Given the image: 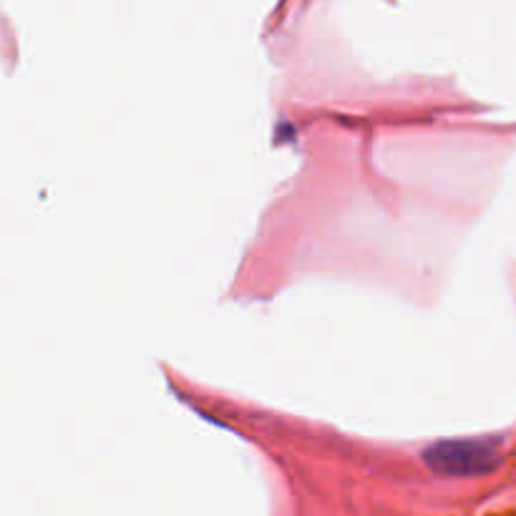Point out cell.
I'll list each match as a JSON object with an SVG mask.
<instances>
[{
	"mask_svg": "<svg viewBox=\"0 0 516 516\" xmlns=\"http://www.w3.org/2000/svg\"><path fill=\"white\" fill-rule=\"evenodd\" d=\"M426 461L431 469L451 476H471L494 469L496 449L489 441H444L426 451Z\"/></svg>",
	"mask_w": 516,
	"mask_h": 516,
	"instance_id": "obj_1",
	"label": "cell"
}]
</instances>
